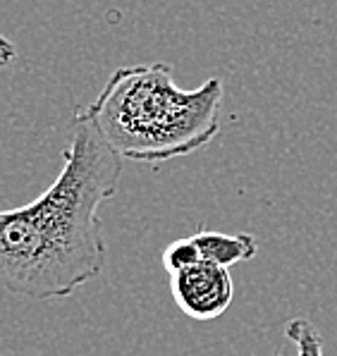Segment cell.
<instances>
[{
  "label": "cell",
  "instance_id": "6",
  "mask_svg": "<svg viewBox=\"0 0 337 356\" xmlns=\"http://www.w3.org/2000/svg\"><path fill=\"white\" fill-rule=\"evenodd\" d=\"M201 261L204 259H201L199 244L194 242V237L175 239L163 251V268L167 270V275H177V273L187 270V268L197 266Z\"/></svg>",
  "mask_w": 337,
  "mask_h": 356
},
{
  "label": "cell",
  "instance_id": "4",
  "mask_svg": "<svg viewBox=\"0 0 337 356\" xmlns=\"http://www.w3.org/2000/svg\"><path fill=\"white\" fill-rule=\"evenodd\" d=\"M192 237L199 244L201 259L222 268H232L242 261H252L258 254L256 237L249 232L225 234V232H215V229H199Z\"/></svg>",
  "mask_w": 337,
  "mask_h": 356
},
{
  "label": "cell",
  "instance_id": "2",
  "mask_svg": "<svg viewBox=\"0 0 337 356\" xmlns=\"http://www.w3.org/2000/svg\"><path fill=\"white\" fill-rule=\"evenodd\" d=\"M222 81L179 89L165 63L129 65L110 74L84 111L124 161L161 165L204 149L220 129Z\"/></svg>",
  "mask_w": 337,
  "mask_h": 356
},
{
  "label": "cell",
  "instance_id": "3",
  "mask_svg": "<svg viewBox=\"0 0 337 356\" xmlns=\"http://www.w3.org/2000/svg\"><path fill=\"white\" fill-rule=\"evenodd\" d=\"M170 292L184 316L208 323L220 318L230 309L235 299V284L230 277V268L201 261L177 275H170Z\"/></svg>",
  "mask_w": 337,
  "mask_h": 356
},
{
  "label": "cell",
  "instance_id": "1",
  "mask_svg": "<svg viewBox=\"0 0 337 356\" xmlns=\"http://www.w3.org/2000/svg\"><path fill=\"white\" fill-rule=\"evenodd\" d=\"M122 156L99 127L74 113L58 179L36 201L0 213V277L26 299H67L96 280L106 261L99 208L113 199Z\"/></svg>",
  "mask_w": 337,
  "mask_h": 356
},
{
  "label": "cell",
  "instance_id": "5",
  "mask_svg": "<svg viewBox=\"0 0 337 356\" xmlns=\"http://www.w3.org/2000/svg\"><path fill=\"white\" fill-rule=\"evenodd\" d=\"M285 337L295 344L297 356H325L323 354V337L313 327L309 318H290L285 325Z\"/></svg>",
  "mask_w": 337,
  "mask_h": 356
}]
</instances>
